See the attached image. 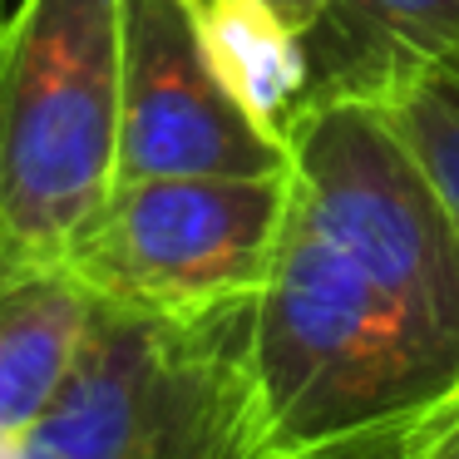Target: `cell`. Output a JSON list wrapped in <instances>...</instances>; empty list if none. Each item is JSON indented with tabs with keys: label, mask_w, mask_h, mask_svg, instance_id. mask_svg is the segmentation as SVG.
Listing matches in <instances>:
<instances>
[{
	"label": "cell",
	"mask_w": 459,
	"mask_h": 459,
	"mask_svg": "<svg viewBox=\"0 0 459 459\" xmlns=\"http://www.w3.org/2000/svg\"><path fill=\"white\" fill-rule=\"evenodd\" d=\"M291 198V169L267 178H119L74 238L65 272L124 311L218 321L257 301Z\"/></svg>",
	"instance_id": "277c9868"
},
{
	"label": "cell",
	"mask_w": 459,
	"mask_h": 459,
	"mask_svg": "<svg viewBox=\"0 0 459 459\" xmlns=\"http://www.w3.org/2000/svg\"><path fill=\"white\" fill-rule=\"evenodd\" d=\"M119 183V0H21L0 25V291L60 272Z\"/></svg>",
	"instance_id": "7a4b0ae2"
},
{
	"label": "cell",
	"mask_w": 459,
	"mask_h": 459,
	"mask_svg": "<svg viewBox=\"0 0 459 459\" xmlns=\"http://www.w3.org/2000/svg\"><path fill=\"white\" fill-rule=\"evenodd\" d=\"M242 341V459H351L459 380V238L380 104H311Z\"/></svg>",
	"instance_id": "6da1fadb"
},
{
	"label": "cell",
	"mask_w": 459,
	"mask_h": 459,
	"mask_svg": "<svg viewBox=\"0 0 459 459\" xmlns=\"http://www.w3.org/2000/svg\"><path fill=\"white\" fill-rule=\"evenodd\" d=\"M5 15H11V0H0V25H5Z\"/></svg>",
	"instance_id": "4fadbf2b"
},
{
	"label": "cell",
	"mask_w": 459,
	"mask_h": 459,
	"mask_svg": "<svg viewBox=\"0 0 459 459\" xmlns=\"http://www.w3.org/2000/svg\"><path fill=\"white\" fill-rule=\"evenodd\" d=\"M94 297L70 272L0 291V439H21L50 410L90 331Z\"/></svg>",
	"instance_id": "ba28073f"
},
{
	"label": "cell",
	"mask_w": 459,
	"mask_h": 459,
	"mask_svg": "<svg viewBox=\"0 0 459 459\" xmlns=\"http://www.w3.org/2000/svg\"><path fill=\"white\" fill-rule=\"evenodd\" d=\"M188 11L222 90L267 139L287 143L311 90L301 30L267 0H188Z\"/></svg>",
	"instance_id": "52a82bcc"
},
{
	"label": "cell",
	"mask_w": 459,
	"mask_h": 459,
	"mask_svg": "<svg viewBox=\"0 0 459 459\" xmlns=\"http://www.w3.org/2000/svg\"><path fill=\"white\" fill-rule=\"evenodd\" d=\"M380 109L395 119L400 139L410 143L420 169L429 173L459 238V70L425 74V80L405 84L395 100H385Z\"/></svg>",
	"instance_id": "9c48e42d"
},
{
	"label": "cell",
	"mask_w": 459,
	"mask_h": 459,
	"mask_svg": "<svg viewBox=\"0 0 459 459\" xmlns=\"http://www.w3.org/2000/svg\"><path fill=\"white\" fill-rule=\"evenodd\" d=\"M247 316L163 321L94 301L80 356L15 459H242Z\"/></svg>",
	"instance_id": "3957f363"
},
{
	"label": "cell",
	"mask_w": 459,
	"mask_h": 459,
	"mask_svg": "<svg viewBox=\"0 0 459 459\" xmlns=\"http://www.w3.org/2000/svg\"><path fill=\"white\" fill-rule=\"evenodd\" d=\"M455 70H459V65H455Z\"/></svg>",
	"instance_id": "5bb4252c"
},
{
	"label": "cell",
	"mask_w": 459,
	"mask_h": 459,
	"mask_svg": "<svg viewBox=\"0 0 459 459\" xmlns=\"http://www.w3.org/2000/svg\"><path fill=\"white\" fill-rule=\"evenodd\" d=\"M351 459H459V380L395 435L356 449Z\"/></svg>",
	"instance_id": "30bf717a"
},
{
	"label": "cell",
	"mask_w": 459,
	"mask_h": 459,
	"mask_svg": "<svg viewBox=\"0 0 459 459\" xmlns=\"http://www.w3.org/2000/svg\"><path fill=\"white\" fill-rule=\"evenodd\" d=\"M267 5H272V11L287 15V21L297 25V30H307V25L321 15V5H326V0H267Z\"/></svg>",
	"instance_id": "8fae6325"
},
{
	"label": "cell",
	"mask_w": 459,
	"mask_h": 459,
	"mask_svg": "<svg viewBox=\"0 0 459 459\" xmlns=\"http://www.w3.org/2000/svg\"><path fill=\"white\" fill-rule=\"evenodd\" d=\"M311 104H385L405 84L459 65V0H326L301 30Z\"/></svg>",
	"instance_id": "8992f818"
},
{
	"label": "cell",
	"mask_w": 459,
	"mask_h": 459,
	"mask_svg": "<svg viewBox=\"0 0 459 459\" xmlns=\"http://www.w3.org/2000/svg\"><path fill=\"white\" fill-rule=\"evenodd\" d=\"M0 459H15V445H11V439H0Z\"/></svg>",
	"instance_id": "7c38bea8"
},
{
	"label": "cell",
	"mask_w": 459,
	"mask_h": 459,
	"mask_svg": "<svg viewBox=\"0 0 459 459\" xmlns=\"http://www.w3.org/2000/svg\"><path fill=\"white\" fill-rule=\"evenodd\" d=\"M291 149L257 129L203 55L188 0H119V178H267Z\"/></svg>",
	"instance_id": "5b68a950"
}]
</instances>
